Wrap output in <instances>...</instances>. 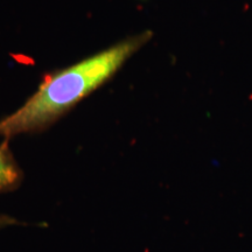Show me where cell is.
Masks as SVG:
<instances>
[{
	"label": "cell",
	"mask_w": 252,
	"mask_h": 252,
	"mask_svg": "<svg viewBox=\"0 0 252 252\" xmlns=\"http://www.w3.org/2000/svg\"><path fill=\"white\" fill-rule=\"evenodd\" d=\"M151 37V32H144L49 75L20 108L0 119L2 143L7 144L17 135L35 133L52 126L77 103L109 81Z\"/></svg>",
	"instance_id": "6da1fadb"
},
{
	"label": "cell",
	"mask_w": 252,
	"mask_h": 252,
	"mask_svg": "<svg viewBox=\"0 0 252 252\" xmlns=\"http://www.w3.org/2000/svg\"><path fill=\"white\" fill-rule=\"evenodd\" d=\"M19 224V222L14 217H11L8 215H4V214H0V230L8 228V226H13Z\"/></svg>",
	"instance_id": "3957f363"
},
{
	"label": "cell",
	"mask_w": 252,
	"mask_h": 252,
	"mask_svg": "<svg viewBox=\"0 0 252 252\" xmlns=\"http://www.w3.org/2000/svg\"><path fill=\"white\" fill-rule=\"evenodd\" d=\"M23 172L7 144L0 145V194L13 191L23 181Z\"/></svg>",
	"instance_id": "7a4b0ae2"
}]
</instances>
